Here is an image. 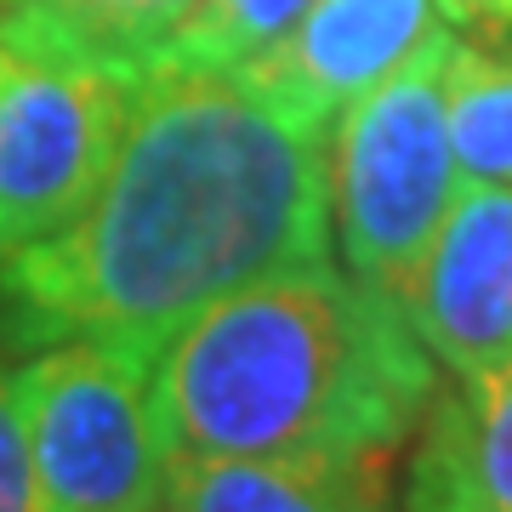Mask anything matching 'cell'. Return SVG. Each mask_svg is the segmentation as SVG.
<instances>
[{
    "label": "cell",
    "instance_id": "obj_1",
    "mask_svg": "<svg viewBox=\"0 0 512 512\" xmlns=\"http://www.w3.org/2000/svg\"><path fill=\"white\" fill-rule=\"evenodd\" d=\"M330 120L251 69H154L92 205L0 256V336L109 342L148 365L205 308L336 262Z\"/></svg>",
    "mask_w": 512,
    "mask_h": 512
},
{
    "label": "cell",
    "instance_id": "obj_2",
    "mask_svg": "<svg viewBox=\"0 0 512 512\" xmlns=\"http://www.w3.org/2000/svg\"><path fill=\"white\" fill-rule=\"evenodd\" d=\"M439 399L399 296L319 262L205 308L154 359L171 461H393Z\"/></svg>",
    "mask_w": 512,
    "mask_h": 512
},
{
    "label": "cell",
    "instance_id": "obj_3",
    "mask_svg": "<svg viewBox=\"0 0 512 512\" xmlns=\"http://www.w3.org/2000/svg\"><path fill=\"white\" fill-rule=\"evenodd\" d=\"M461 35L444 23L404 69H393L330 131V228L348 274L399 296L461 200L450 143V57Z\"/></svg>",
    "mask_w": 512,
    "mask_h": 512
},
{
    "label": "cell",
    "instance_id": "obj_4",
    "mask_svg": "<svg viewBox=\"0 0 512 512\" xmlns=\"http://www.w3.org/2000/svg\"><path fill=\"white\" fill-rule=\"evenodd\" d=\"M40 512H160L171 450L154 365L109 342H52L18 370Z\"/></svg>",
    "mask_w": 512,
    "mask_h": 512
},
{
    "label": "cell",
    "instance_id": "obj_5",
    "mask_svg": "<svg viewBox=\"0 0 512 512\" xmlns=\"http://www.w3.org/2000/svg\"><path fill=\"white\" fill-rule=\"evenodd\" d=\"M131 114V80L0 57V256L69 228L109 177Z\"/></svg>",
    "mask_w": 512,
    "mask_h": 512
},
{
    "label": "cell",
    "instance_id": "obj_6",
    "mask_svg": "<svg viewBox=\"0 0 512 512\" xmlns=\"http://www.w3.org/2000/svg\"><path fill=\"white\" fill-rule=\"evenodd\" d=\"M399 308L456 382L512 365V183H461Z\"/></svg>",
    "mask_w": 512,
    "mask_h": 512
},
{
    "label": "cell",
    "instance_id": "obj_7",
    "mask_svg": "<svg viewBox=\"0 0 512 512\" xmlns=\"http://www.w3.org/2000/svg\"><path fill=\"white\" fill-rule=\"evenodd\" d=\"M444 29L439 0H313L308 18L245 69L319 120H342Z\"/></svg>",
    "mask_w": 512,
    "mask_h": 512
},
{
    "label": "cell",
    "instance_id": "obj_8",
    "mask_svg": "<svg viewBox=\"0 0 512 512\" xmlns=\"http://www.w3.org/2000/svg\"><path fill=\"white\" fill-rule=\"evenodd\" d=\"M160 512H399L387 461H171Z\"/></svg>",
    "mask_w": 512,
    "mask_h": 512
},
{
    "label": "cell",
    "instance_id": "obj_9",
    "mask_svg": "<svg viewBox=\"0 0 512 512\" xmlns=\"http://www.w3.org/2000/svg\"><path fill=\"white\" fill-rule=\"evenodd\" d=\"M194 6L200 0H18L0 12V40L18 57L137 86Z\"/></svg>",
    "mask_w": 512,
    "mask_h": 512
},
{
    "label": "cell",
    "instance_id": "obj_10",
    "mask_svg": "<svg viewBox=\"0 0 512 512\" xmlns=\"http://www.w3.org/2000/svg\"><path fill=\"white\" fill-rule=\"evenodd\" d=\"M450 143L461 183H512V63L467 40L450 57Z\"/></svg>",
    "mask_w": 512,
    "mask_h": 512
},
{
    "label": "cell",
    "instance_id": "obj_11",
    "mask_svg": "<svg viewBox=\"0 0 512 512\" xmlns=\"http://www.w3.org/2000/svg\"><path fill=\"white\" fill-rule=\"evenodd\" d=\"M308 6L313 0H200L154 69H245L274 52L308 18Z\"/></svg>",
    "mask_w": 512,
    "mask_h": 512
},
{
    "label": "cell",
    "instance_id": "obj_12",
    "mask_svg": "<svg viewBox=\"0 0 512 512\" xmlns=\"http://www.w3.org/2000/svg\"><path fill=\"white\" fill-rule=\"evenodd\" d=\"M456 421L478 507L512 512V365L467 376L456 393Z\"/></svg>",
    "mask_w": 512,
    "mask_h": 512
},
{
    "label": "cell",
    "instance_id": "obj_13",
    "mask_svg": "<svg viewBox=\"0 0 512 512\" xmlns=\"http://www.w3.org/2000/svg\"><path fill=\"white\" fill-rule=\"evenodd\" d=\"M399 512H484L473 490V473H467V456H461L456 393L450 399L439 393L427 421H421L416 456H410L404 484H399Z\"/></svg>",
    "mask_w": 512,
    "mask_h": 512
},
{
    "label": "cell",
    "instance_id": "obj_14",
    "mask_svg": "<svg viewBox=\"0 0 512 512\" xmlns=\"http://www.w3.org/2000/svg\"><path fill=\"white\" fill-rule=\"evenodd\" d=\"M0 512H40L29 421H23V382L0 365Z\"/></svg>",
    "mask_w": 512,
    "mask_h": 512
},
{
    "label": "cell",
    "instance_id": "obj_15",
    "mask_svg": "<svg viewBox=\"0 0 512 512\" xmlns=\"http://www.w3.org/2000/svg\"><path fill=\"white\" fill-rule=\"evenodd\" d=\"M439 12L456 29H473V35L490 40H512V0H439Z\"/></svg>",
    "mask_w": 512,
    "mask_h": 512
},
{
    "label": "cell",
    "instance_id": "obj_16",
    "mask_svg": "<svg viewBox=\"0 0 512 512\" xmlns=\"http://www.w3.org/2000/svg\"><path fill=\"white\" fill-rule=\"evenodd\" d=\"M6 6H18V0H0V12H6Z\"/></svg>",
    "mask_w": 512,
    "mask_h": 512
},
{
    "label": "cell",
    "instance_id": "obj_17",
    "mask_svg": "<svg viewBox=\"0 0 512 512\" xmlns=\"http://www.w3.org/2000/svg\"><path fill=\"white\" fill-rule=\"evenodd\" d=\"M0 57H6V40H0Z\"/></svg>",
    "mask_w": 512,
    "mask_h": 512
}]
</instances>
